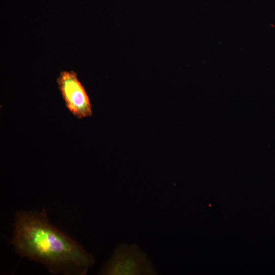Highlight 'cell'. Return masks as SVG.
Instances as JSON below:
<instances>
[{"label": "cell", "mask_w": 275, "mask_h": 275, "mask_svg": "<svg viewBox=\"0 0 275 275\" xmlns=\"http://www.w3.org/2000/svg\"><path fill=\"white\" fill-rule=\"evenodd\" d=\"M11 243L21 256L53 274L84 275L95 263L91 254L50 223L45 209L16 213Z\"/></svg>", "instance_id": "1"}, {"label": "cell", "mask_w": 275, "mask_h": 275, "mask_svg": "<svg viewBox=\"0 0 275 275\" xmlns=\"http://www.w3.org/2000/svg\"><path fill=\"white\" fill-rule=\"evenodd\" d=\"M99 274L103 275H154V265L136 244H118Z\"/></svg>", "instance_id": "2"}, {"label": "cell", "mask_w": 275, "mask_h": 275, "mask_svg": "<svg viewBox=\"0 0 275 275\" xmlns=\"http://www.w3.org/2000/svg\"><path fill=\"white\" fill-rule=\"evenodd\" d=\"M57 82L66 107L74 116L81 119L92 115L90 98L75 72L62 71Z\"/></svg>", "instance_id": "3"}]
</instances>
